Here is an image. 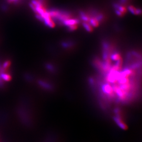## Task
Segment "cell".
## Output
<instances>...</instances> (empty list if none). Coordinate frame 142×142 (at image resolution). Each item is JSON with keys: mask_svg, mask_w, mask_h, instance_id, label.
Returning <instances> with one entry per match:
<instances>
[{"mask_svg": "<svg viewBox=\"0 0 142 142\" xmlns=\"http://www.w3.org/2000/svg\"><path fill=\"white\" fill-rule=\"evenodd\" d=\"M8 2L9 3H17L18 2H19L20 0H7Z\"/></svg>", "mask_w": 142, "mask_h": 142, "instance_id": "obj_8", "label": "cell"}, {"mask_svg": "<svg viewBox=\"0 0 142 142\" xmlns=\"http://www.w3.org/2000/svg\"><path fill=\"white\" fill-rule=\"evenodd\" d=\"M99 21L97 18L96 17L95 18H92L90 19V24L92 25V26L94 27H97L99 25Z\"/></svg>", "mask_w": 142, "mask_h": 142, "instance_id": "obj_2", "label": "cell"}, {"mask_svg": "<svg viewBox=\"0 0 142 142\" xmlns=\"http://www.w3.org/2000/svg\"><path fill=\"white\" fill-rule=\"evenodd\" d=\"M10 64V62L9 61H7L5 62L4 63L3 65H2V68L3 69H6L9 66Z\"/></svg>", "mask_w": 142, "mask_h": 142, "instance_id": "obj_6", "label": "cell"}, {"mask_svg": "<svg viewBox=\"0 0 142 142\" xmlns=\"http://www.w3.org/2000/svg\"><path fill=\"white\" fill-rule=\"evenodd\" d=\"M128 9L131 13H133V14H140L141 13V11L140 10L137 9L135 8H134L133 6H129L128 8Z\"/></svg>", "mask_w": 142, "mask_h": 142, "instance_id": "obj_3", "label": "cell"}, {"mask_svg": "<svg viewBox=\"0 0 142 142\" xmlns=\"http://www.w3.org/2000/svg\"><path fill=\"white\" fill-rule=\"evenodd\" d=\"M0 76L1 78V79L3 80L6 81H9L11 80V76L8 74H5L4 73H2L0 75Z\"/></svg>", "mask_w": 142, "mask_h": 142, "instance_id": "obj_5", "label": "cell"}, {"mask_svg": "<svg viewBox=\"0 0 142 142\" xmlns=\"http://www.w3.org/2000/svg\"><path fill=\"white\" fill-rule=\"evenodd\" d=\"M84 27L86 29L88 32H91L93 30L92 26L89 23L87 22H84L83 24Z\"/></svg>", "mask_w": 142, "mask_h": 142, "instance_id": "obj_4", "label": "cell"}, {"mask_svg": "<svg viewBox=\"0 0 142 142\" xmlns=\"http://www.w3.org/2000/svg\"><path fill=\"white\" fill-rule=\"evenodd\" d=\"M77 25H71V26H68L69 30L70 31H73L74 30H75L77 28Z\"/></svg>", "mask_w": 142, "mask_h": 142, "instance_id": "obj_7", "label": "cell"}, {"mask_svg": "<svg viewBox=\"0 0 142 142\" xmlns=\"http://www.w3.org/2000/svg\"><path fill=\"white\" fill-rule=\"evenodd\" d=\"M79 23V21L78 20L75 19H71V18L68 19L67 20L63 21V24L67 26L78 25Z\"/></svg>", "mask_w": 142, "mask_h": 142, "instance_id": "obj_1", "label": "cell"}]
</instances>
